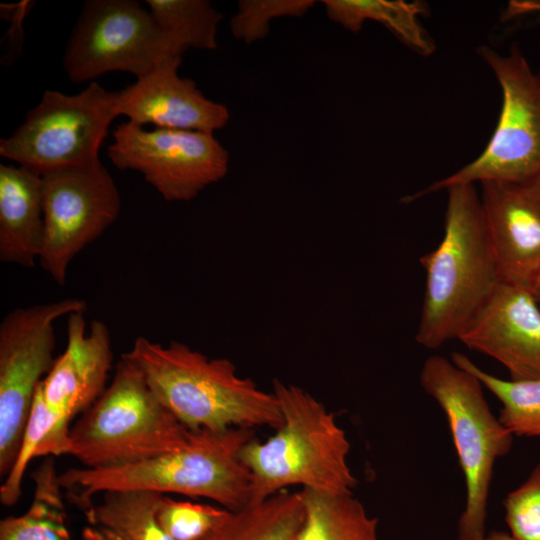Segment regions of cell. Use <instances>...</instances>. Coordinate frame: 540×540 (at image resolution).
<instances>
[{
	"instance_id": "8992f818",
	"label": "cell",
	"mask_w": 540,
	"mask_h": 540,
	"mask_svg": "<svg viewBox=\"0 0 540 540\" xmlns=\"http://www.w3.org/2000/svg\"><path fill=\"white\" fill-rule=\"evenodd\" d=\"M420 384L445 414L465 481L457 540H482L494 464L511 451L514 435L493 415L482 383L446 357L425 360Z\"/></svg>"
},
{
	"instance_id": "277c9868",
	"label": "cell",
	"mask_w": 540,
	"mask_h": 540,
	"mask_svg": "<svg viewBox=\"0 0 540 540\" xmlns=\"http://www.w3.org/2000/svg\"><path fill=\"white\" fill-rule=\"evenodd\" d=\"M282 425L268 440L249 441L241 459L251 474L250 505L299 485L329 493H353L350 443L333 413L304 389L273 382ZM249 505V506H250Z\"/></svg>"
},
{
	"instance_id": "4fadbf2b",
	"label": "cell",
	"mask_w": 540,
	"mask_h": 540,
	"mask_svg": "<svg viewBox=\"0 0 540 540\" xmlns=\"http://www.w3.org/2000/svg\"><path fill=\"white\" fill-rule=\"evenodd\" d=\"M480 184L500 282L532 290L540 273V173L521 181Z\"/></svg>"
},
{
	"instance_id": "cb8c5ba5",
	"label": "cell",
	"mask_w": 540,
	"mask_h": 540,
	"mask_svg": "<svg viewBox=\"0 0 540 540\" xmlns=\"http://www.w3.org/2000/svg\"><path fill=\"white\" fill-rule=\"evenodd\" d=\"M158 25L185 50H215L222 14L207 0H147Z\"/></svg>"
},
{
	"instance_id": "6da1fadb",
	"label": "cell",
	"mask_w": 540,
	"mask_h": 540,
	"mask_svg": "<svg viewBox=\"0 0 540 540\" xmlns=\"http://www.w3.org/2000/svg\"><path fill=\"white\" fill-rule=\"evenodd\" d=\"M252 439L253 429L246 427L196 430L175 451L118 467L70 468L58 481L84 512L96 494L117 490L203 497L235 512L250 505L251 474L241 451Z\"/></svg>"
},
{
	"instance_id": "30bf717a",
	"label": "cell",
	"mask_w": 540,
	"mask_h": 540,
	"mask_svg": "<svg viewBox=\"0 0 540 540\" xmlns=\"http://www.w3.org/2000/svg\"><path fill=\"white\" fill-rule=\"evenodd\" d=\"M79 299H64L10 311L0 324V475L11 471L39 383L51 370L54 323L84 312Z\"/></svg>"
},
{
	"instance_id": "4316f807",
	"label": "cell",
	"mask_w": 540,
	"mask_h": 540,
	"mask_svg": "<svg viewBox=\"0 0 540 540\" xmlns=\"http://www.w3.org/2000/svg\"><path fill=\"white\" fill-rule=\"evenodd\" d=\"M505 522L516 540H540V463L503 501Z\"/></svg>"
},
{
	"instance_id": "9a60e30c",
	"label": "cell",
	"mask_w": 540,
	"mask_h": 540,
	"mask_svg": "<svg viewBox=\"0 0 540 540\" xmlns=\"http://www.w3.org/2000/svg\"><path fill=\"white\" fill-rule=\"evenodd\" d=\"M67 344L37 389L59 429L70 434V422L103 394L112 366L111 335L101 320L86 331L83 312L67 316Z\"/></svg>"
},
{
	"instance_id": "83f0119b",
	"label": "cell",
	"mask_w": 540,
	"mask_h": 540,
	"mask_svg": "<svg viewBox=\"0 0 540 540\" xmlns=\"http://www.w3.org/2000/svg\"><path fill=\"white\" fill-rule=\"evenodd\" d=\"M527 15H536L540 22V0L509 1L502 13V20L507 21Z\"/></svg>"
},
{
	"instance_id": "603a6c76",
	"label": "cell",
	"mask_w": 540,
	"mask_h": 540,
	"mask_svg": "<svg viewBox=\"0 0 540 540\" xmlns=\"http://www.w3.org/2000/svg\"><path fill=\"white\" fill-rule=\"evenodd\" d=\"M451 361L473 374L500 401L498 419L514 436L540 438V378L501 379L459 352L451 354Z\"/></svg>"
},
{
	"instance_id": "ffe728a7",
	"label": "cell",
	"mask_w": 540,
	"mask_h": 540,
	"mask_svg": "<svg viewBox=\"0 0 540 540\" xmlns=\"http://www.w3.org/2000/svg\"><path fill=\"white\" fill-rule=\"evenodd\" d=\"M163 495L144 490L108 491L84 513L104 540H172L157 521Z\"/></svg>"
},
{
	"instance_id": "f1b7e54d",
	"label": "cell",
	"mask_w": 540,
	"mask_h": 540,
	"mask_svg": "<svg viewBox=\"0 0 540 540\" xmlns=\"http://www.w3.org/2000/svg\"><path fill=\"white\" fill-rule=\"evenodd\" d=\"M482 540H516L509 532L492 530Z\"/></svg>"
},
{
	"instance_id": "4dcf8cb0",
	"label": "cell",
	"mask_w": 540,
	"mask_h": 540,
	"mask_svg": "<svg viewBox=\"0 0 540 540\" xmlns=\"http://www.w3.org/2000/svg\"><path fill=\"white\" fill-rule=\"evenodd\" d=\"M532 292L536 300L540 303V273L532 287Z\"/></svg>"
},
{
	"instance_id": "d4e9b609",
	"label": "cell",
	"mask_w": 540,
	"mask_h": 540,
	"mask_svg": "<svg viewBox=\"0 0 540 540\" xmlns=\"http://www.w3.org/2000/svg\"><path fill=\"white\" fill-rule=\"evenodd\" d=\"M231 511L200 503L180 501L162 496L157 521L172 540H203Z\"/></svg>"
},
{
	"instance_id": "5b68a950",
	"label": "cell",
	"mask_w": 540,
	"mask_h": 540,
	"mask_svg": "<svg viewBox=\"0 0 540 540\" xmlns=\"http://www.w3.org/2000/svg\"><path fill=\"white\" fill-rule=\"evenodd\" d=\"M191 434L122 354L108 387L70 428L69 455L85 468L118 467L180 449Z\"/></svg>"
},
{
	"instance_id": "f546056e",
	"label": "cell",
	"mask_w": 540,
	"mask_h": 540,
	"mask_svg": "<svg viewBox=\"0 0 540 540\" xmlns=\"http://www.w3.org/2000/svg\"><path fill=\"white\" fill-rule=\"evenodd\" d=\"M81 540H104L97 529L87 526L82 530Z\"/></svg>"
},
{
	"instance_id": "9c48e42d",
	"label": "cell",
	"mask_w": 540,
	"mask_h": 540,
	"mask_svg": "<svg viewBox=\"0 0 540 540\" xmlns=\"http://www.w3.org/2000/svg\"><path fill=\"white\" fill-rule=\"evenodd\" d=\"M116 94L95 81L75 95L46 90L13 134L1 139L0 155L40 176L100 161L117 117Z\"/></svg>"
},
{
	"instance_id": "e0dca14e",
	"label": "cell",
	"mask_w": 540,
	"mask_h": 540,
	"mask_svg": "<svg viewBox=\"0 0 540 540\" xmlns=\"http://www.w3.org/2000/svg\"><path fill=\"white\" fill-rule=\"evenodd\" d=\"M44 241L42 177L0 165V261L33 268Z\"/></svg>"
},
{
	"instance_id": "ac0fdd59",
	"label": "cell",
	"mask_w": 540,
	"mask_h": 540,
	"mask_svg": "<svg viewBox=\"0 0 540 540\" xmlns=\"http://www.w3.org/2000/svg\"><path fill=\"white\" fill-rule=\"evenodd\" d=\"M304 519L296 540H380L378 519L353 493L301 489Z\"/></svg>"
},
{
	"instance_id": "5bb4252c",
	"label": "cell",
	"mask_w": 540,
	"mask_h": 540,
	"mask_svg": "<svg viewBox=\"0 0 540 540\" xmlns=\"http://www.w3.org/2000/svg\"><path fill=\"white\" fill-rule=\"evenodd\" d=\"M458 340L501 363L511 380L540 378V303L529 288L499 282Z\"/></svg>"
},
{
	"instance_id": "484cf974",
	"label": "cell",
	"mask_w": 540,
	"mask_h": 540,
	"mask_svg": "<svg viewBox=\"0 0 540 540\" xmlns=\"http://www.w3.org/2000/svg\"><path fill=\"white\" fill-rule=\"evenodd\" d=\"M315 3L314 0H241L230 20V29L234 38L251 44L268 35L274 18L301 17Z\"/></svg>"
},
{
	"instance_id": "8fae6325",
	"label": "cell",
	"mask_w": 540,
	"mask_h": 540,
	"mask_svg": "<svg viewBox=\"0 0 540 540\" xmlns=\"http://www.w3.org/2000/svg\"><path fill=\"white\" fill-rule=\"evenodd\" d=\"M107 153L115 167L140 172L167 201L195 198L229 169V153L212 133L130 121L115 128Z\"/></svg>"
},
{
	"instance_id": "7c38bea8",
	"label": "cell",
	"mask_w": 540,
	"mask_h": 540,
	"mask_svg": "<svg viewBox=\"0 0 540 540\" xmlns=\"http://www.w3.org/2000/svg\"><path fill=\"white\" fill-rule=\"evenodd\" d=\"M41 177L44 241L39 263L63 286L73 258L118 218L121 197L101 161Z\"/></svg>"
},
{
	"instance_id": "44dd1931",
	"label": "cell",
	"mask_w": 540,
	"mask_h": 540,
	"mask_svg": "<svg viewBox=\"0 0 540 540\" xmlns=\"http://www.w3.org/2000/svg\"><path fill=\"white\" fill-rule=\"evenodd\" d=\"M303 519L301 491L286 489L260 503L230 512L203 540H296Z\"/></svg>"
},
{
	"instance_id": "3957f363",
	"label": "cell",
	"mask_w": 540,
	"mask_h": 540,
	"mask_svg": "<svg viewBox=\"0 0 540 540\" xmlns=\"http://www.w3.org/2000/svg\"><path fill=\"white\" fill-rule=\"evenodd\" d=\"M445 190L443 238L419 260L426 286L416 341L428 349L459 339L500 282L475 184Z\"/></svg>"
},
{
	"instance_id": "7402d4cb",
	"label": "cell",
	"mask_w": 540,
	"mask_h": 540,
	"mask_svg": "<svg viewBox=\"0 0 540 540\" xmlns=\"http://www.w3.org/2000/svg\"><path fill=\"white\" fill-rule=\"evenodd\" d=\"M53 457L33 472V500L20 516L0 522V540H73L66 525V513Z\"/></svg>"
},
{
	"instance_id": "52a82bcc",
	"label": "cell",
	"mask_w": 540,
	"mask_h": 540,
	"mask_svg": "<svg viewBox=\"0 0 540 540\" xmlns=\"http://www.w3.org/2000/svg\"><path fill=\"white\" fill-rule=\"evenodd\" d=\"M496 76L502 104L495 130L481 154L444 179L411 196L415 201L456 184L521 181L540 173V71L535 72L521 50L502 55L488 46L478 50Z\"/></svg>"
},
{
	"instance_id": "7a4b0ae2",
	"label": "cell",
	"mask_w": 540,
	"mask_h": 540,
	"mask_svg": "<svg viewBox=\"0 0 540 540\" xmlns=\"http://www.w3.org/2000/svg\"><path fill=\"white\" fill-rule=\"evenodd\" d=\"M124 355L142 371L157 398L189 430H224L283 422L275 395L237 375L227 358L209 359L179 341L139 336Z\"/></svg>"
},
{
	"instance_id": "ba28073f",
	"label": "cell",
	"mask_w": 540,
	"mask_h": 540,
	"mask_svg": "<svg viewBox=\"0 0 540 540\" xmlns=\"http://www.w3.org/2000/svg\"><path fill=\"white\" fill-rule=\"evenodd\" d=\"M186 50L135 0H87L68 39L63 67L75 83L113 71L142 78L180 62Z\"/></svg>"
},
{
	"instance_id": "2e32d148",
	"label": "cell",
	"mask_w": 540,
	"mask_h": 540,
	"mask_svg": "<svg viewBox=\"0 0 540 540\" xmlns=\"http://www.w3.org/2000/svg\"><path fill=\"white\" fill-rule=\"evenodd\" d=\"M180 64H166L117 91V117L126 116L141 126L212 134L225 127L228 108L207 98L192 79L179 76Z\"/></svg>"
},
{
	"instance_id": "d6986e66",
	"label": "cell",
	"mask_w": 540,
	"mask_h": 540,
	"mask_svg": "<svg viewBox=\"0 0 540 540\" xmlns=\"http://www.w3.org/2000/svg\"><path fill=\"white\" fill-rule=\"evenodd\" d=\"M327 16L352 32H359L365 21L373 20L388 28L414 52L429 56L435 44L419 18L426 12L420 1L403 0H325Z\"/></svg>"
}]
</instances>
